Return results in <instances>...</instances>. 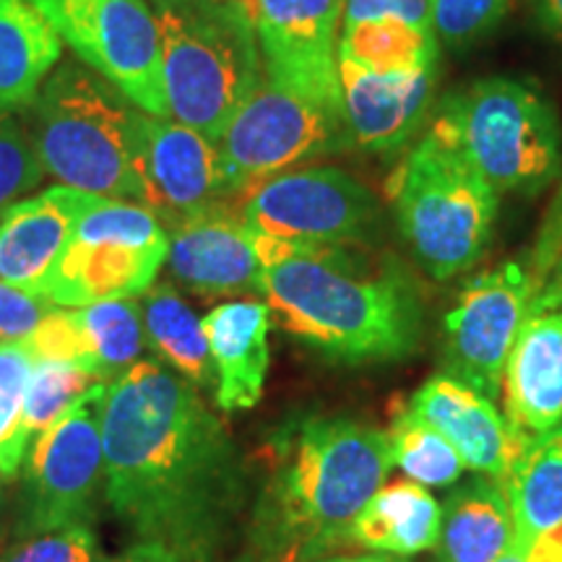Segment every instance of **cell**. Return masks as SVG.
<instances>
[{"mask_svg":"<svg viewBox=\"0 0 562 562\" xmlns=\"http://www.w3.org/2000/svg\"><path fill=\"white\" fill-rule=\"evenodd\" d=\"M100 383V378L89 370L76 368L60 360H37L26 393L24 427L30 440L37 438L42 430L53 425L76 398L83 396L91 385Z\"/></svg>","mask_w":562,"mask_h":562,"instance_id":"obj_31","label":"cell"},{"mask_svg":"<svg viewBox=\"0 0 562 562\" xmlns=\"http://www.w3.org/2000/svg\"><path fill=\"white\" fill-rule=\"evenodd\" d=\"M76 60L138 110L170 117L159 30L149 0H32Z\"/></svg>","mask_w":562,"mask_h":562,"instance_id":"obj_11","label":"cell"},{"mask_svg":"<svg viewBox=\"0 0 562 562\" xmlns=\"http://www.w3.org/2000/svg\"><path fill=\"white\" fill-rule=\"evenodd\" d=\"M503 414L526 448L562 432V273L539 279L503 370Z\"/></svg>","mask_w":562,"mask_h":562,"instance_id":"obj_15","label":"cell"},{"mask_svg":"<svg viewBox=\"0 0 562 562\" xmlns=\"http://www.w3.org/2000/svg\"><path fill=\"white\" fill-rule=\"evenodd\" d=\"M529 266L537 273V281L550 277V273H562V191L558 201L552 203V211L547 216Z\"/></svg>","mask_w":562,"mask_h":562,"instance_id":"obj_37","label":"cell"},{"mask_svg":"<svg viewBox=\"0 0 562 562\" xmlns=\"http://www.w3.org/2000/svg\"><path fill=\"white\" fill-rule=\"evenodd\" d=\"M339 79L351 140L378 157L404 151L432 110L435 68L372 74L339 60Z\"/></svg>","mask_w":562,"mask_h":562,"instance_id":"obj_20","label":"cell"},{"mask_svg":"<svg viewBox=\"0 0 562 562\" xmlns=\"http://www.w3.org/2000/svg\"><path fill=\"white\" fill-rule=\"evenodd\" d=\"M63 60V40L32 0H0V112L30 110Z\"/></svg>","mask_w":562,"mask_h":562,"instance_id":"obj_25","label":"cell"},{"mask_svg":"<svg viewBox=\"0 0 562 562\" xmlns=\"http://www.w3.org/2000/svg\"><path fill=\"white\" fill-rule=\"evenodd\" d=\"M372 19H402L409 24L432 26L430 0H347L344 24Z\"/></svg>","mask_w":562,"mask_h":562,"instance_id":"obj_36","label":"cell"},{"mask_svg":"<svg viewBox=\"0 0 562 562\" xmlns=\"http://www.w3.org/2000/svg\"><path fill=\"white\" fill-rule=\"evenodd\" d=\"M97 544L91 526H66V529L40 533V537L21 539L9 550L0 552V562H97Z\"/></svg>","mask_w":562,"mask_h":562,"instance_id":"obj_34","label":"cell"},{"mask_svg":"<svg viewBox=\"0 0 562 562\" xmlns=\"http://www.w3.org/2000/svg\"><path fill=\"white\" fill-rule=\"evenodd\" d=\"M97 562H199L188 554H182L172 547L165 544H154V542H136L131 547H125L123 552L112 554V558H102Z\"/></svg>","mask_w":562,"mask_h":562,"instance_id":"obj_38","label":"cell"},{"mask_svg":"<svg viewBox=\"0 0 562 562\" xmlns=\"http://www.w3.org/2000/svg\"><path fill=\"white\" fill-rule=\"evenodd\" d=\"M533 13L542 30L562 40V0H533Z\"/></svg>","mask_w":562,"mask_h":562,"instance_id":"obj_39","label":"cell"},{"mask_svg":"<svg viewBox=\"0 0 562 562\" xmlns=\"http://www.w3.org/2000/svg\"><path fill=\"white\" fill-rule=\"evenodd\" d=\"M495 562H550V560L539 558V554H533V552H529V550H524L521 544L510 542V544H508V550H505V552L501 554V558H497Z\"/></svg>","mask_w":562,"mask_h":562,"instance_id":"obj_40","label":"cell"},{"mask_svg":"<svg viewBox=\"0 0 562 562\" xmlns=\"http://www.w3.org/2000/svg\"><path fill=\"white\" fill-rule=\"evenodd\" d=\"M245 5L266 76L344 102L339 26L347 0H245Z\"/></svg>","mask_w":562,"mask_h":562,"instance_id":"obj_16","label":"cell"},{"mask_svg":"<svg viewBox=\"0 0 562 562\" xmlns=\"http://www.w3.org/2000/svg\"><path fill=\"white\" fill-rule=\"evenodd\" d=\"M339 60L355 63L372 74H414L435 68L438 37L432 26L402 19H372L341 24Z\"/></svg>","mask_w":562,"mask_h":562,"instance_id":"obj_28","label":"cell"},{"mask_svg":"<svg viewBox=\"0 0 562 562\" xmlns=\"http://www.w3.org/2000/svg\"><path fill=\"white\" fill-rule=\"evenodd\" d=\"M432 131L490 182L497 195H533L560 175V121L531 83L492 76L442 97Z\"/></svg>","mask_w":562,"mask_h":562,"instance_id":"obj_6","label":"cell"},{"mask_svg":"<svg viewBox=\"0 0 562 562\" xmlns=\"http://www.w3.org/2000/svg\"><path fill=\"white\" fill-rule=\"evenodd\" d=\"M409 409L430 422L459 451L467 469L482 476L505 482L529 453L492 398L442 372L417 389Z\"/></svg>","mask_w":562,"mask_h":562,"instance_id":"obj_19","label":"cell"},{"mask_svg":"<svg viewBox=\"0 0 562 562\" xmlns=\"http://www.w3.org/2000/svg\"><path fill=\"white\" fill-rule=\"evenodd\" d=\"M273 467L258 497L266 562H311L344 547L349 526L389 480V432L347 417H305L271 442Z\"/></svg>","mask_w":562,"mask_h":562,"instance_id":"obj_3","label":"cell"},{"mask_svg":"<svg viewBox=\"0 0 562 562\" xmlns=\"http://www.w3.org/2000/svg\"><path fill=\"white\" fill-rule=\"evenodd\" d=\"M108 389L104 381L91 385L34 438L13 526L19 542L66 526H91L104 476L102 419Z\"/></svg>","mask_w":562,"mask_h":562,"instance_id":"obj_10","label":"cell"},{"mask_svg":"<svg viewBox=\"0 0 562 562\" xmlns=\"http://www.w3.org/2000/svg\"><path fill=\"white\" fill-rule=\"evenodd\" d=\"M252 232L302 245L368 243L381 222L375 195L339 167H294L237 195Z\"/></svg>","mask_w":562,"mask_h":562,"instance_id":"obj_12","label":"cell"},{"mask_svg":"<svg viewBox=\"0 0 562 562\" xmlns=\"http://www.w3.org/2000/svg\"><path fill=\"white\" fill-rule=\"evenodd\" d=\"M351 144L344 102L263 74L220 138V157L229 193L240 195L273 175Z\"/></svg>","mask_w":562,"mask_h":562,"instance_id":"obj_8","label":"cell"},{"mask_svg":"<svg viewBox=\"0 0 562 562\" xmlns=\"http://www.w3.org/2000/svg\"><path fill=\"white\" fill-rule=\"evenodd\" d=\"M389 195L404 243L432 279L459 277L487 250L497 193L432 128L393 170Z\"/></svg>","mask_w":562,"mask_h":562,"instance_id":"obj_7","label":"cell"},{"mask_svg":"<svg viewBox=\"0 0 562 562\" xmlns=\"http://www.w3.org/2000/svg\"><path fill=\"white\" fill-rule=\"evenodd\" d=\"M53 307L47 300L0 281V341L26 339Z\"/></svg>","mask_w":562,"mask_h":562,"instance_id":"obj_35","label":"cell"},{"mask_svg":"<svg viewBox=\"0 0 562 562\" xmlns=\"http://www.w3.org/2000/svg\"><path fill=\"white\" fill-rule=\"evenodd\" d=\"M513 542L505 484L492 476L461 482L442 505L438 562H495Z\"/></svg>","mask_w":562,"mask_h":562,"instance_id":"obj_26","label":"cell"},{"mask_svg":"<svg viewBox=\"0 0 562 562\" xmlns=\"http://www.w3.org/2000/svg\"><path fill=\"white\" fill-rule=\"evenodd\" d=\"M34 355L30 344L0 341V474L16 476L32 446L24 427L26 393L34 372Z\"/></svg>","mask_w":562,"mask_h":562,"instance_id":"obj_30","label":"cell"},{"mask_svg":"<svg viewBox=\"0 0 562 562\" xmlns=\"http://www.w3.org/2000/svg\"><path fill=\"white\" fill-rule=\"evenodd\" d=\"M266 305L286 334L328 360L393 362L419 347L417 281L385 258L372 266L344 245H302L252 232Z\"/></svg>","mask_w":562,"mask_h":562,"instance_id":"obj_2","label":"cell"},{"mask_svg":"<svg viewBox=\"0 0 562 562\" xmlns=\"http://www.w3.org/2000/svg\"><path fill=\"white\" fill-rule=\"evenodd\" d=\"M5 482H9V476L0 474V516H3V503H5V501H3V497H5V495H3V484H5Z\"/></svg>","mask_w":562,"mask_h":562,"instance_id":"obj_42","label":"cell"},{"mask_svg":"<svg viewBox=\"0 0 562 562\" xmlns=\"http://www.w3.org/2000/svg\"><path fill=\"white\" fill-rule=\"evenodd\" d=\"M159 30L170 117L220 144L263 79L245 0H149Z\"/></svg>","mask_w":562,"mask_h":562,"instance_id":"obj_4","label":"cell"},{"mask_svg":"<svg viewBox=\"0 0 562 562\" xmlns=\"http://www.w3.org/2000/svg\"><path fill=\"white\" fill-rule=\"evenodd\" d=\"M102 201L104 195L55 186L5 209L0 214V281L42 297L74 232Z\"/></svg>","mask_w":562,"mask_h":562,"instance_id":"obj_18","label":"cell"},{"mask_svg":"<svg viewBox=\"0 0 562 562\" xmlns=\"http://www.w3.org/2000/svg\"><path fill=\"white\" fill-rule=\"evenodd\" d=\"M140 321H144L146 341L157 351L159 360H165L195 389L216 385V372L214 362H211L203 321L172 286L159 284L144 292Z\"/></svg>","mask_w":562,"mask_h":562,"instance_id":"obj_27","label":"cell"},{"mask_svg":"<svg viewBox=\"0 0 562 562\" xmlns=\"http://www.w3.org/2000/svg\"><path fill=\"white\" fill-rule=\"evenodd\" d=\"M442 505L425 484L402 480L383 484L349 526L347 544L370 552L409 554L427 552L438 544Z\"/></svg>","mask_w":562,"mask_h":562,"instance_id":"obj_24","label":"cell"},{"mask_svg":"<svg viewBox=\"0 0 562 562\" xmlns=\"http://www.w3.org/2000/svg\"><path fill=\"white\" fill-rule=\"evenodd\" d=\"M34 360H60L104 381L138 362L144 347L140 307L131 300L97 302L76 311H53L24 339Z\"/></svg>","mask_w":562,"mask_h":562,"instance_id":"obj_21","label":"cell"},{"mask_svg":"<svg viewBox=\"0 0 562 562\" xmlns=\"http://www.w3.org/2000/svg\"><path fill=\"white\" fill-rule=\"evenodd\" d=\"M167 235V266L188 292L216 300L261 290L252 229L229 201L170 224Z\"/></svg>","mask_w":562,"mask_h":562,"instance_id":"obj_17","label":"cell"},{"mask_svg":"<svg viewBox=\"0 0 562 562\" xmlns=\"http://www.w3.org/2000/svg\"><path fill=\"white\" fill-rule=\"evenodd\" d=\"M104 501L138 542L209 562L245 501V467L193 383L138 360L108 389Z\"/></svg>","mask_w":562,"mask_h":562,"instance_id":"obj_1","label":"cell"},{"mask_svg":"<svg viewBox=\"0 0 562 562\" xmlns=\"http://www.w3.org/2000/svg\"><path fill=\"white\" fill-rule=\"evenodd\" d=\"M385 432H389L393 467L402 469L412 482L425 487H448L467 472L459 451L430 422L412 412L409 404L398 409Z\"/></svg>","mask_w":562,"mask_h":562,"instance_id":"obj_29","label":"cell"},{"mask_svg":"<svg viewBox=\"0 0 562 562\" xmlns=\"http://www.w3.org/2000/svg\"><path fill=\"white\" fill-rule=\"evenodd\" d=\"M220 144L172 117L138 110L136 117V201L161 224L186 220L229 201Z\"/></svg>","mask_w":562,"mask_h":562,"instance_id":"obj_14","label":"cell"},{"mask_svg":"<svg viewBox=\"0 0 562 562\" xmlns=\"http://www.w3.org/2000/svg\"><path fill=\"white\" fill-rule=\"evenodd\" d=\"M170 235L149 209L104 199L89 211L47 279L42 300L60 307L144 294L167 261Z\"/></svg>","mask_w":562,"mask_h":562,"instance_id":"obj_9","label":"cell"},{"mask_svg":"<svg viewBox=\"0 0 562 562\" xmlns=\"http://www.w3.org/2000/svg\"><path fill=\"white\" fill-rule=\"evenodd\" d=\"M537 284V273L524 261H505L469 279L442 321V375L495 402Z\"/></svg>","mask_w":562,"mask_h":562,"instance_id":"obj_13","label":"cell"},{"mask_svg":"<svg viewBox=\"0 0 562 562\" xmlns=\"http://www.w3.org/2000/svg\"><path fill=\"white\" fill-rule=\"evenodd\" d=\"M513 516V542L562 562V432L529 448L503 482Z\"/></svg>","mask_w":562,"mask_h":562,"instance_id":"obj_23","label":"cell"},{"mask_svg":"<svg viewBox=\"0 0 562 562\" xmlns=\"http://www.w3.org/2000/svg\"><path fill=\"white\" fill-rule=\"evenodd\" d=\"M513 0H430L435 37L448 47H467L501 24Z\"/></svg>","mask_w":562,"mask_h":562,"instance_id":"obj_33","label":"cell"},{"mask_svg":"<svg viewBox=\"0 0 562 562\" xmlns=\"http://www.w3.org/2000/svg\"><path fill=\"white\" fill-rule=\"evenodd\" d=\"M30 131L11 112H0V214L45 178Z\"/></svg>","mask_w":562,"mask_h":562,"instance_id":"obj_32","label":"cell"},{"mask_svg":"<svg viewBox=\"0 0 562 562\" xmlns=\"http://www.w3.org/2000/svg\"><path fill=\"white\" fill-rule=\"evenodd\" d=\"M311 562H404L396 554L370 552V554H347V558H326V560H311Z\"/></svg>","mask_w":562,"mask_h":562,"instance_id":"obj_41","label":"cell"},{"mask_svg":"<svg viewBox=\"0 0 562 562\" xmlns=\"http://www.w3.org/2000/svg\"><path fill=\"white\" fill-rule=\"evenodd\" d=\"M201 321L216 372V404L222 412L252 409L263 396L271 362L269 305L256 300L224 302Z\"/></svg>","mask_w":562,"mask_h":562,"instance_id":"obj_22","label":"cell"},{"mask_svg":"<svg viewBox=\"0 0 562 562\" xmlns=\"http://www.w3.org/2000/svg\"><path fill=\"white\" fill-rule=\"evenodd\" d=\"M138 108L81 60H60L30 108L34 149L63 186L136 201Z\"/></svg>","mask_w":562,"mask_h":562,"instance_id":"obj_5","label":"cell"}]
</instances>
